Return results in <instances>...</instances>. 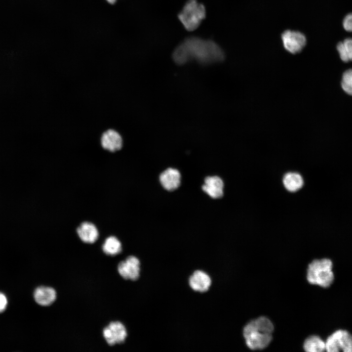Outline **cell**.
Masks as SVG:
<instances>
[{"mask_svg": "<svg viewBox=\"0 0 352 352\" xmlns=\"http://www.w3.org/2000/svg\"><path fill=\"white\" fill-rule=\"evenodd\" d=\"M173 58L178 65L191 60L207 65L222 61L224 54L214 42L192 37L185 39L176 48Z\"/></svg>", "mask_w": 352, "mask_h": 352, "instance_id": "6da1fadb", "label": "cell"}, {"mask_svg": "<svg viewBox=\"0 0 352 352\" xmlns=\"http://www.w3.org/2000/svg\"><path fill=\"white\" fill-rule=\"evenodd\" d=\"M274 325L265 316L251 320L243 329V336L247 347L252 350L266 348L272 340Z\"/></svg>", "mask_w": 352, "mask_h": 352, "instance_id": "7a4b0ae2", "label": "cell"}, {"mask_svg": "<svg viewBox=\"0 0 352 352\" xmlns=\"http://www.w3.org/2000/svg\"><path fill=\"white\" fill-rule=\"evenodd\" d=\"M332 263L327 258L316 259L309 264L307 270V279L312 285L328 287L334 279Z\"/></svg>", "mask_w": 352, "mask_h": 352, "instance_id": "3957f363", "label": "cell"}, {"mask_svg": "<svg viewBox=\"0 0 352 352\" xmlns=\"http://www.w3.org/2000/svg\"><path fill=\"white\" fill-rule=\"evenodd\" d=\"M206 16L204 6L197 0H189L178 17L185 28L189 31L196 29Z\"/></svg>", "mask_w": 352, "mask_h": 352, "instance_id": "277c9868", "label": "cell"}, {"mask_svg": "<svg viewBox=\"0 0 352 352\" xmlns=\"http://www.w3.org/2000/svg\"><path fill=\"white\" fill-rule=\"evenodd\" d=\"M102 334L107 345L110 347L125 343L128 336L125 325L119 320L110 321L103 328Z\"/></svg>", "mask_w": 352, "mask_h": 352, "instance_id": "5b68a950", "label": "cell"}, {"mask_svg": "<svg viewBox=\"0 0 352 352\" xmlns=\"http://www.w3.org/2000/svg\"><path fill=\"white\" fill-rule=\"evenodd\" d=\"M325 350L328 352H352V335L345 330L335 331L325 341Z\"/></svg>", "mask_w": 352, "mask_h": 352, "instance_id": "8992f818", "label": "cell"}, {"mask_svg": "<svg viewBox=\"0 0 352 352\" xmlns=\"http://www.w3.org/2000/svg\"><path fill=\"white\" fill-rule=\"evenodd\" d=\"M141 264L139 259L134 255H129L117 264V270L124 280L136 281L140 277Z\"/></svg>", "mask_w": 352, "mask_h": 352, "instance_id": "52a82bcc", "label": "cell"}, {"mask_svg": "<svg viewBox=\"0 0 352 352\" xmlns=\"http://www.w3.org/2000/svg\"><path fill=\"white\" fill-rule=\"evenodd\" d=\"M282 38L285 49L292 54L300 52L306 44L304 35L298 31H286L282 34Z\"/></svg>", "mask_w": 352, "mask_h": 352, "instance_id": "ba28073f", "label": "cell"}, {"mask_svg": "<svg viewBox=\"0 0 352 352\" xmlns=\"http://www.w3.org/2000/svg\"><path fill=\"white\" fill-rule=\"evenodd\" d=\"M35 302L43 307H47L53 304L57 299L56 289L49 286L42 285L37 287L33 292Z\"/></svg>", "mask_w": 352, "mask_h": 352, "instance_id": "9c48e42d", "label": "cell"}, {"mask_svg": "<svg viewBox=\"0 0 352 352\" xmlns=\"http://www.w3.org/2000/svg\"><path fill=\"white\" fill-rule=\"evenodd\" d=\"M181 176L176 168H168L162 172L159 176L161 186L167 191H173L180 185Z\"/></svg>", "mask_w": 352, "mask_h": 352, "instance_id": "30bf717a", "label": "cell"}, {"mask_svg": "<svg viewBox=\"0 0 352 352\" xmlns=\"http://www.w3.org/2000/svg\"><path fill=\"white\" fill-rule=\"evenodd\" d=\"M123 139L120 134L113 129L105 131L100 138L102 148L111 153L120 150L123 146Z\"/></svg>", "mask_w": 352, "mask_h": 352, "instance_id": "8fae6325", "label": "cell"}, {"mask_svg": "<svg viewBox=\"0 0 352 352\" xmlns=\"http://www.w3.org/2000/svg\"><path fill=\"white\" fill-rule=\"evenodd\" d=\"M223 180L218 176H207L204 180L201 189L213 199L221 198L224 194Z\"/></svg>", "mask_w": 352, "mask_h": 352, "instance_id": "7c38bea8", "label": "cell"}, {"mask_svg": "<svg viewBox=\"0 0 352 352\" xmlns=\"http://www.w3.org/2000/svg\"><path fill=\"white\" fill-rule=\"evenodd\" d=\"M76 232L80 240L87 244H94L97 241L99 236L96 226L88 221L81 223L77 227Z\"/></svg>", "mask_w": 352, "mask_h": 352, "instance_id": "4fadbf2b", "label": "cell"}, {"mask_svg": "<svg viewBox=\"0 0 352 352\" xmlns=\"http://www.w3.org/2000/svg\"><path fill=\"white\" fill-rule=\"evenodd\" d=\"M188 284L193 290L203 293L209 290L212 284V280L210 276L205 272L196 270L189 277Z\"/></svg>", "mask_w": 352, "mask_h": 352, "instance_id": "5bb4252c", "label": "cell"}, {"mask_svg": "<svg viewBox=\"0 0 352 352\" xmlns=\"http://www.w3.org/2000/svg\"><path fill=\"white\" fill-rule=\"evenodd\" d=\"M101 250L105 255L108 256L116 257L122 252V242L116 236H109L103 242L101 245Z\"/></svg>", "mask_w": 352, "mask_h": 352, "instance_id": "9a60e30c", "label": "cell"}, {"mask_svg": "<svg viewBox=\"0 0 352 352\" xmlns=\"http://www.w3.org/2000/svg\"><path fill=\"white\" fill-rule=\"evenodd\" d=\"M282 182L285 189L292 193L301 189L304 183V179L300 174L292 172L285 174Z\"/></svg>", "mask_w": 352, "mask_h": 352, "instance_id": "2e32d148", "label": "cell"}, {"mask_svg": "<svg viewBox=\"0 0 352 352\" xmlns=\"http://www.w3.org/2000/svg\"><path fill=\"white\" fill-rule=\"evenodd\" d=\"M303 349L307 352H321L325 351V342L319 336L311 335L306 339Z\"/></svg>", "mask_w": 352, "mask_h": 352, "instance_id": "e0dca14e", "label": "cell"}, {"mask_svg": "<svg viewBox=\"0 0 352 352\" xmlns=\"http://www.w3.org/2000/svg\"><path fill=\"white\" fill-rule=\"evenodd\" d=\"M340 59L344 62L352 61V38H347L337 45Z\"/></svg>", "mask_w": 352, "mask_h": 352, "instance_id": "ac0fdd59", "label": "cell"}, {"mask_svg": "<svg viewBox=\"0 0 352 352\" xmlns=\"http://www.w3.org/2000/svg\"><path fill=\"white\" fill-rule=\"evenodd\" d=\"M341 87L346 93L352 95V69H347L343 73Z\"/></svg>", "mask_w": 352, "mask_h": 352, "instance_id": "d6986e66", "label": "cell"}, {"mask_svg": "<svg viewBox=\"0 0 352 352\" xmlns=\"http://www.w3.org/2000/svg\"><path fill=\"white\" fill-rule=\"evenodd\" d=\"M343 25L346 30L352 32V13L345 16L343 21Z\"/></svg>", "mask_w": 352, "mask_h": 352, "instance_id": "ffe728a7", "label": "cell"}, {"mask_svg": "<svg viewBox=\"0 0 352 352\" xmlns=\"http://www.w3.org/2000/svg\"><path fill=\"white\" fill-rule=\"evenodd\" d=\"M7 304V300L5 296L0 292V312H3Z\"/></svg>", "mask_w": 352, "mask_h": 352, "instance_id": "44dd1931", "label": "cell"}, {"mask_svg": "<svg viewBox=\"0 0 352 352\" xmlns=\"http://www.w3.org/2000/svg\"><path fill=\"white\" fill-rule=\"evenodd\" d=\"M110 4H114L116 1V0H106Z\"/></svg>", "mask_w": 352, "mask_h": 352, "instance_id": "7402d4cb", "label": "cell"}]
</instances>
